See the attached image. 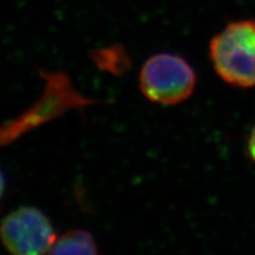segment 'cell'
I'll return each instance as SVG.
<instances>
[{
	"mask_svg": "<svg viewBox=\"0 0 255 255\" xmlns=\"http://www.w3.org/2000/svg\"><path fill=\"white\" fill-rule=\"evenodd\" d=\"M55 239L50 219L34 206H20L0 221V241L15 255L50 253Z\"/></svg>",
	"mask_w": 255,
	"mask_h": 255,
	"instance_id": "3957f363",
	"label": "cell"
},
{
	"mask_svg": "<svg viewBox=\"0 0 255 255\" xmlns=\"http://www.w3.org/2000/svg\"><path fill=\"white\" fill-rule=\"evenodd\" d=\"M98 246L93 234L81 229H70L57 237L49 254L53 255H94Z\"/></svg>",
	"mask_w": 255,
	"mask_h": 255,
	"instance_id": "277c9868",
	"label": "cell"
},
{
	"mask_svg": "<svg viewBox=\"0 0 255 255\" xmlns=\"http://www.w3.org/2000/svg\"><path fill=\"white\" fill-rule=\"evenodd\" d=\"M215 73L239 89L255 87V21L231 22L214 36L209 47Z\"/></svg>",
	"mask_w": 255,
	"mask_h": 255,
	"instance_id": "6da1fadb",
	"label": "cell"
},
{
	"mask_svg": "<svg viewBox=\"0 0 255 255\" xmlns=\"http://www.w3.org/2000/svg\"><path fill=\"white\" fill-rule=\"evenodd\" d=\"M247 151L251 161L255 163V125L250 132L248 141H247Z\"/></svg>",
	"mask_w": 255,
	"mask_h": 255,
	"instance_id": "5b68a950",
	"label": "cell"
},
{
	"mask_svg": "<svg viewBox=\"0 0 255 255\" xmlns=\"http://www.w3.org/2000/svg\"><path fill=\"white\" fill-rule=\"evenodd\" d=\"M5 191V178L3 171L0 168V200H1Z\"/></svg>",
	"mask_w": 255,
	"mask_h": 255,
	"instance_id": "8992f818",
	"label": "cell"
},
{
	"mask_svg": "<svg viewBox=\"0 0 255 255\" xmlns=\"http://www.w3.org/2000/svg\"><path fill=\"white\" fill-rule=\"evenodd\" d=\"M138 83L141 94L153 103L177 106L194 94L197 75L184 59L172 53H156L142 64Z\"/></svg>",
	"mask_w": 255,
	"mask_h": 255,
	"instance_id": "7a4b0ae2",
	"label": "cell"
}]
</instances>
